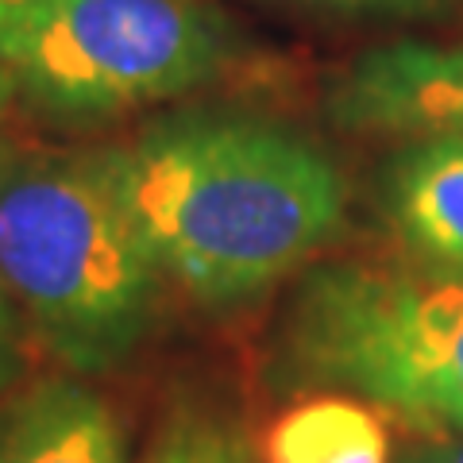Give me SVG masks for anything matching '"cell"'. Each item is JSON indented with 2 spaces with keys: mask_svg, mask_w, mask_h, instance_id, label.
<instances>
[{
  "mask_svg": "<svg viewBox=\"0 0 463 463\" xmlns=\"http://www.w3.org/2000/svg\"><path fill=\"white\" fill-rule=\"evenodd\" d=\"M100 155L158 270L205 306L263 294L344 221L328 155L259 116H174Z\"/></svg>",
  "mask_w": 463,
  "mask_h": 463,
  "instance_id": "cell-1",
  "label": "cell"
},
{
  "mask_svg": "<svg viewBox=\"0 0 463 463\" xmlns=\"http://www.w3.org/2000/svg\"><path fill=\"white\" fill-rule=\"evenodd\" d=\"M158 274L105 155L0 170V282L62 364H124L151 325Z\"/></svg>",
  "mask_w": 463,
  "mask_h": 463,
  "instance_id": "cell-2",
  "label": "cell"
},
{
  "mask_svg": "<svg viewBox=\"0 0 463 463\" xmlns=\"http://www.w3.org/2000/svg\"><path fill=\"white\" fill-rule=\"evenodd\" d=\"M279 364L301 386H340L421 429L463 432V274L317 267L286 317Z\"/></svg>",
  "mask_w": 463,
  "mask_h": 463,
  "instance_id": "cell-3",
  "label": "cell"
},
{
  "mask_svg": "<svg viewBox=\"0 0 463 463\" xmlns=\"http://www.w3.org/2000/svg\"><path fill=\"white\" fill-rule=\"evenodd\" d=\"M228 32L201 0H43L0 27L12 85L58 116H116L205 85Z\"/></svg>",
  "mask_w": 463,
  "mask_h": 463,
  "instance_id": "cell-4",
  "label": "cell"
},
{
  "mask_svg": "<svg viewBox=\"0 0 463 463\" xmlns=\"http://www.w3.org/2000/svg\"><path fill=\"white\" fill-rule=\"evenodd\" d=\"M332 120L367 136H432L463 128V43L402 39L359 54L328 90Z\"/></svg>",
  "mask_w": 463,
  "mask_h": 463,
  "instance_id": "cell-5",
  "label": "cell"
},
{
  "mask_svg": "<svg viewBox=\"0 0 463 463\" xmlns=\"http://www.w3.org/2000/svg\"><path fill=\"white\" fill-rule=\"evenodd\" d=\"M383 213L417 267L463 274V128L417 136L390 158Z\"/></svg>",
  "mask_w": 463,
  "mask_h": 463,
  "instance_id": "cell-6",
  "label": "cell"
},
{
  "mask_svg": "<svg viewBox=\"0 0 463 463\" xmlns=\"http://www.w3.org/2000/svg\"><path fill=\"white\" fill-rule=\"evenodd\" d=\"M0 463H124V437L93 390L43 379L0 405Z\"/></svg>",
  "mask_w": 463,
  "mask_h": 463,
  "instance_id": "cell-7",
  "label": "cell"
},
{
  "mask_svg": "<svg viewBox=\"0 0 463 463\" xmlns=\"http://www.w3.org/2000/svg\"><path fill=\"white\" fill-rule=\"evenodd\" d=\"M270 463H386V432L367 405L317 398L282 413L267 440Z\"/></svg>",
  "mask_w": 463,
  "mask_h": 463,
  "instance_id": "cell-8",
  "label": "cell"
},
{
  "mask_svg": "<svg viewBox=\"0 0 463 463\" xmlns=\"http://www.w3.org/2000/svg\"><path fill=\"white\" fill-rule=\"evenodd\" d=\"M147 463H251L243 432L205 410L174 413L158 432Z\"/></svg>",
  "mask_w": 463,
  "mask_h": 463,
  "instance_id": "cell-9",
  "label": "cell"
},
{
  "mask_svg": "<svg viewBox=\"0 0 463 463\" xmlns=\"http://www.w3.org/2000/svg\"><path fill=\"white\" fill-rule=\"evenodd\" d=\"M20 371V336H16V313H12V294L0 282V390H5Z\"/></svg>",
  "mask_w": 463,
  "mask_h": 463,
  "instance_id": "cell-10",
  "label": "cell"
},
{
  "mask_svg": "<svg viewBox=\"0 0 463 463\" xmlns=\"http://www.w3.org/2000/svg\"><path fill=\"white\" fill-rule=\"evenodd\" d=\"M298 5H317V8H347V12H402V8H425L432 0H298Z\"/></svg>",
  "mask_w": 463,
  "mask_h": 463,
  "instance_id": "cell-11",
  "label": "cell"
},
{
  "mask_svg": "<svg viewBox=\"0 0 463 463\" xmlns=\"http://www.w3.org/2000/svg\"><path fill=\"white\" fill-rule=\"evenodd\" d=\"M405 463H463V437H437L432 444L417 448Z\"/></svg>",
  "mask_w": 463,
  "mask_h": 463,
  "instance_id": "cell-12",
  "label": "cell"
},
{
  "mask_svg": "<svg viewBox=\"0 0 463 463\" xmlns=\"http://www.w3.org/2000/svg\"><path fill=\"white\" fill-rule=\"evenodd\" d=\"M35 5H43V0H0V27L24 16V12H32Z\"/></svg>",
  "mask_w": 463,
  "mask_h": 463,
  "instance_id": "cell-13",
  "label": "cell"
},
{
  "mask_svg": "<svg viewBox=\"0 0 463 463\" xmlns=\"http://www.w3.org/2000/svg\"><path fill=\"white\" fill-rule=\"evenodd\" d=\"M12 78H8V70H5V62H0V112H5V105H8V97H12Z\"/></svg>",
  "mask_w": 463,
  "mask_h": 463,
  "instance_id": "cell-14",
  "label": "cell"
}]
</instances>
